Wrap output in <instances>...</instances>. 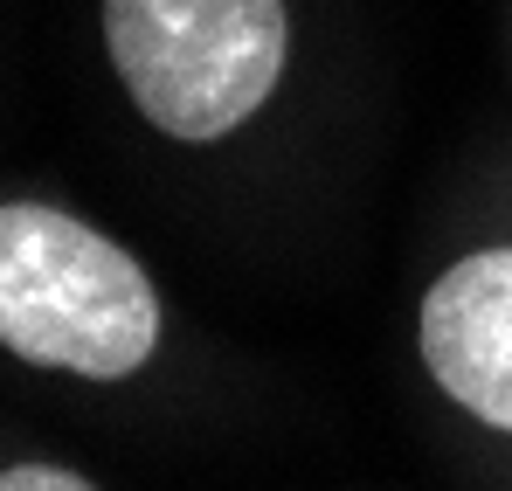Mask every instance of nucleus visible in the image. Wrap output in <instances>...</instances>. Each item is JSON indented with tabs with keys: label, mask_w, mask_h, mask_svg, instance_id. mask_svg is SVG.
<instances>
[{
	"label": "nucleus",
	"mask_w": 512,
	"mask_h": 491,
	"mask_svg": "<svg viewBox=\"0 0 512 491\" xmlns=\"http://www.w3.org/2000/svg\"><path fill=\"white\" fill-rule=\"evenodd\" d=\"M104 49L146 125L208 146L277 90L291 21L284 0H104Z\"/></svg>",
	"instance_id": "f03ea898"
},
{
	"label": "nucleus",
	"mask_w": 512,
	"mask_h": 491,
	"mask_svg": "<svg viewBox=\"0 0 512 491\" xmlns=\"http://www.w3.org/2000/svg\"><path fill=\"white\" fill-rule=\"evenodd\" d=\"M0 346L28 367L125 381L160 346V291L90 222L0 201Z\"/></svg>",
	"instance_id": "f257e3e1"
},
{
	"label": "nucleus",
	"mask_w": 512,
	"mask_h": 491,
	"mask_svg": "<svg viewBox=\"0 0 512 491\" xmlns=\"http://www.w3.org/2000/svg\"><path fill=\"white\" fill-rule=\"evenodd\" d=\"M0 491H97V485L63 471V464H14V471H0Z\"/></svg>",
	"instance_id": "20e7f679"
},
{
	"label": "nucleus",
	"mask_w": 512,
	"mask_h": 491,
	"mask_svg": "<svg viewBox=\"0 0 512 491\" xmlns=\"http://www.w3.org/2000/svg\"><path fill=\"white\" fill-rule=\"evenodd\" d=\"M429 381L485 429L512 436V243L457 256L416 312Z\"/></svg>",
	"instance_id": "7ed1b4c3"
}]
</instances>
